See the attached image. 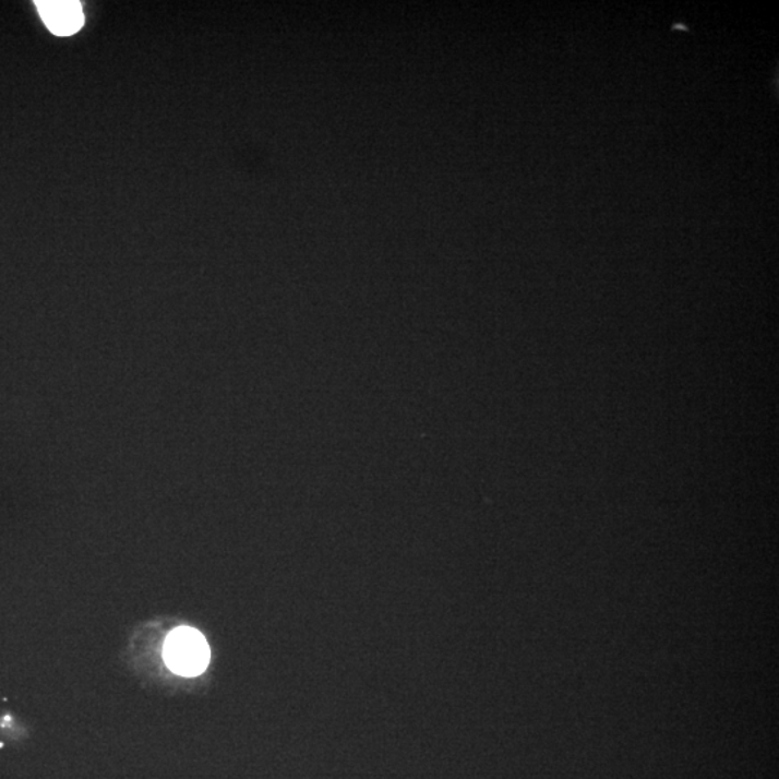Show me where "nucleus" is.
I'll list each match as a JSON object with an SVG mask.
<instances>
[{"instance_id":"f03ea898","label":"nucleus","mask_w":779,"mask_h":779,"mask_svg":"<svg viewBox=\"0 0 779 779\" xmlns=\"http://www.w3.org/2000/svg\"><path fill=\"white\" fill-rule=\"evenodd\" d=\"M37 7L44 24L60 37H69L84 25L82 3L74 0H43Z\"/></svg>"},{"instance_id":"f257e3e1","label":"nucleus","mask_w":779,"mask_h":779,"mask_svg":"<svg viewBox=\"0 0 779 779\" xmlns=\"http://www.w3.org/2000/svg\"><path fill=\"white\" fill-rule=\"evenodd\" d=\"M165 662L175 674L196 678L209 664V647L204 635L190 626H181L168 635L164 648Z\"/></svg>"}]
</instances>
